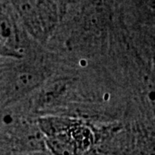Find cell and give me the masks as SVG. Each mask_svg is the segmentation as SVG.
Listing matches in <instances>:
<instances>
[{
    "instance_id": "obj_1",
    "label": "cell",
    "mask_w": 155,
    "mask_h": 155,
    "mask_svg": "<svg viewBox=\"0 0 155 155\" xmlns=\"http://www.w3.org/2000/svg\"><path fill=\"white\" fill-rule=\"evenodd\" d=\"M47 143L55 155H78L88 148L91 134L78 123L62 118H47L41 122Z\"/></svg>"
},
{
    "instance_id": "obj_2",
    "label": "cell",
    "mask_w": 155,
    "mask_h": 155,
    "mask_svg": "<svg viewBox=\"0 0 155 155\" xmlns=\"http://www.w3.org/2000/svg\"><path fill=\"white\" fill-rule=\"evenodd\" d=\"M18 39L15 28L11 21L7 17L0 13V42L14 50L16 48Z\"/></svg>"
},
{
    "instance_id": "obj_3",
    "label": "cell",
    "mask_w": 155,
    "mask_h": 155,
    "mask_svg": "<svg viewBox=\"0 0 155 155\" xmlns=\"http://www.w3.org/2000/svg\"><path fill=\"white\" fill-rule=\"evenodd\" d=\"M0 54H4V55H9V56H18L15 53L14 50L9 48L8 47H6L3 43L0 42Z\"/></svg>"
},
{
    "instance_id": "obj_4",
    "label": "cell",
    "mask_w": 155,
    "mask_h": 155,
    "mask_svg": "<svg viewBox=\"0 0 155 155\" xmlns=\"http://www.w3.org/2000/svg\"><path fill=\"white\" fill-rule=\"evenodd\" d=\"M27 155H49L46 153L44 152H33V153H29Z\"/></svg>"
}]
</instances>
